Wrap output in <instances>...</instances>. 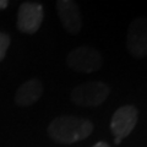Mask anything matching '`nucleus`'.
I'll return each mask as SVG.
<instances>
[{"mask_svg":"<svg viewBox=\"0 0 147 147\" xmlns=\"http://www.w3.org/2000/svg\"><path fill=\"white\" fill-rule=\"evenodd\" d=\"M139 119V110L135 105L127 104L115 110L110 121V129L114 137L115 145H119L123 139H125L132 132Z\"/></svg>","mask_w":147,"mask_h":147,"instance_id":"4","label":"nucleus"},{"mask_svg":"<svg viewBox=\"0 0 147 147\" xmlns=\"http://www.w3.org/2000/svg\"><path fill=\"white\" fill-rule=\"evenodd\" d=\"M44 18L43 5L36 1L22 3L17 11L16 26L20 32L33 34L39 30Z\"/></svg>","mask_w":147,"mask_h":147,"instance_id":"5","label":"nucleus"},{"mask_svg":"<svg viewBox=\"0 0 147 147\" xmlns=\"http://www.w3.org/2000/svg\"><path fill=\"white\" fill-rule=\"evenodd\" d=\"M47 132L57 144L70 145L87 139L93 132V124L85 118L64 115L50 121Z\"/></svg>","mask_w":147,"mask_h":147,"instance_id":"1","label":"nucleus"},{"mask_svg":"<svg viewBox=\"0 0 147 147\" xmlns=\"http://www.w3.org/2000/svg\"><path fill=\"white\" fill-rule=\"evenodd\" d=\"M9 45H10V37L4 32H0V61L5 58Z\"/></svg>","mask_w":147,"mask_h":147,"instance_id":"9","label":"nucleus"},{"mask_svg":"<svg viewBox=\"0 0 147 147\" xmlns=\"http://www.w3.org/2000/svg\"><path fill=\"white\" fill-rule=\"evenodd\" d=\"M67 66L74 71L91 74L98 71L103 65V57L97 49L91 47H77L66 57Z\"/></svg>","mask_w":147,"mask_h":147,"instance_id":"3","label":"nucleus"},{"mask_svg":"<svg viewBox=\"0 0 147 147\" xmlns=\"http://www.w3.org/2000/svg\"><path fill=\"white\" fill-rule=\"evenodd\" d=\"M110 94V87L108 84L102 81L85 82L71 91L70 99L74 104L80 107H98L105 102Z\"/></svg>","mask_w":147,"mask_h":147,"instance_id":"2","label":"nucleus"},{"mask_svg":"<svg viewBox=\"0 0 147 147\" xmlns=\"http://www.w3.org/2000/svg\"><path fill=\"white\" fill-rule=\"evenodd\" d=\"M57 11L64 28L70 34L79 33L82 26L79 5L72 0H58Z\"/></svg>","mask_w":147,"mask_h":147,"instance_id":"7","label":"nucleus"},{"mask_svg":"<svg viewBox=\"0 0 147 147\" xmlns=\"http://www.w3.org/2000/svg\"><path fill=\"white\" fill-rule=\"evenodd\" d=\"M92 147H110V146L107 144V142H104V141H98L97 144H94Z\"/></svg>","mask_w":147,"mask_h":147,"instance_id":"10","label":"nucleus"},{"mask_svg":"<svg viewBox=\"0 0 147 147\" xmlns=\"http://www.w3.org/2000/svg\"><path fill=\"white\" fill-rule=\"evenodd\" d=\"M43 84L37 79L24 82L15 93V103L18 107H30L42 97Z\"/></svg>","mask_w":147,"mask_h":147,"instance_id":"8","label":"nucleus"},{"mask_svg":"<svg viewBox=\"0 0 147 147\" xmlns=\"http://www.w3.org/2000/svg\"><path fill=\"white\" fill-rule=\"evenodd\" d=\"M127 50L134 58L147 57V18L137 17L130 24L126 36Z\"/></svg>","mask_w":147,"mask_h":147,"instance_id":"6","label":"nucleus"},{"mask_svg":"<svg viewBox=\"0 0 147 147\" xmlns=\"http://www.w3.org/2000/svg\"><path fill=\"white\" fill-rule=\"evenodd\" d=\"M7 5H9L7 0H0V10H3V9L7 7Z\"/></svg>","mask_w":147,"mask_h":147,"instance_id":"11","label":"nucleus"}]
</instances>
